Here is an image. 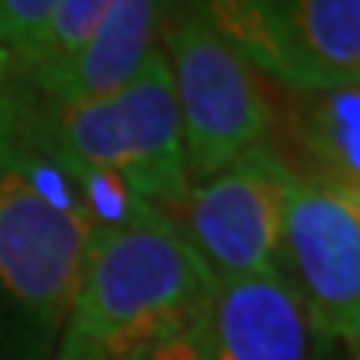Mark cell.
<instances>
[{"label":"cell","mask_w":360,"mask_h":360,"mask_svg":"<svg viewBox=\"0 0 360 360\" xmlns=\"http://www.w3.org/2000/svg\"><path fill=\"white\" fill-rule=\"evenodd\" d=\"M267 147L304 184L354 191L360 184V80L334 87H283Z\"/></svg>","instance_id":"9c48e42d"},{"label":"cell","mask_w":360,"mask_h":360,"mask_svg":"<svg viewBox=\"0 0 360 360\" xmlns=\"http://www.w3.org/2000/svg\"><path fill=\"white\" fill-rule=\"evenodd\" d=\"M110 4L114 0H57L37 40L17 60L20 74L30 77V74L51 70V67L64 64L67 57H74L84 47V40L94 34V27L103 20V13L110 11Z\"/></svg>","instance_id":"8fae6325"},{"label":"cell","mask_w":360,"mask_h":360,"mask_svg":"<svg viewBox=\"0 0 360 360\" xmlns=\"http://www.w3.org/2000/svg\"><path fill=\"white\" fill-rule=\"evenodd\" d=\"M20 77H24L20 67L13 64L7 47L0 44V154L11 150L13 143L20 141L27 114H30V103L24 97Z\"/></svg>","instance_id":"4fadbf2b"},{"label":"cell","mask_w":360,"mask_h":360,"mask_svg":"<svg viewBox=\"0 0 360 360\" xmlns=\"http://www.w3.org/2000/svg\"><path fill=\"white\" fill-rule=\"evenodd\" d=\"M200 13L281 87L360 80V0H204Z\"/></svg>","instance_id":"5b68a950"},{"label":"cell","mask_w":360,"mask_h":360,"mask_svg":"<svg viewBox=\"0 0 360 360\" xmlns=\"http://www.w3.org/2000/svg\"><path fill=\"white\" fill-rule=\"evenodd\" d=\"M160 0H114L94 34L64 64L24 77L51 107L97 101L127 84L154 51Z\"/></svg>","instance_id":"30bf717a"},{"label":"cell","mask_w":360,"mask_h":360,"mask_svg":"<svg viewBox=\"0 0 360 360\" xmlns=\"http://www.w3.org/2000/svg\"><path fill=\"white\" fill-rule=\"evenodd\" d=\"M347 197H350V204L357 207V214H360V184L354 187V191H347Z\"/></svg>","instance_id":"2e32d148"},{"label":"cell","mask_w":360,"mask_h":360,"mask_svg":"<svg viewBox=\"0 0 360 360\" xmlns=\"http://www.w3.org/2000/svg\"><path fill=\"white\" fill-rule=\"evenodd\" d=\"M24 134L53 160L74 167L110 170L143 204L174 224V214L191 193L180 110L164 51H150L141 70L120 90L97 101L30 107Z\"/></svg>","instance_id":"3957f363"},{"label":"cell","mask_w":360,"mask_h":360,"mask_svg":"<svg viewBox=\"0 0 360 360\" xmlns=\"http://www.w3.org/2000/svg\"><path fill=\"white\" fill-rule=\"evenodd\" d=\"M210 360H314V321L283 274L217 281L204 317Z\"/></svg>","instance_id":"ba28073f"},{"label":"cell","mask_w":360,"mask_h":360,"mask_svg":"<svg viewBox=\"0 0 360 360\" xmlns=\"http://www.w3.org/2000/svg\"><path fill=\"white\" fill-rule=\"evenodd\" d=\"M347 340L354 344V347L360 350V310H357V317H354V323H350V330H347Z\"/></svg>","instance_id":"9a60e30c"},{"label":"cell","mask_w":360,"mask_h":360,"mask_svg":"<svg viewBox=\"0 0 360 360\" xmlns=\"http://www.w3.org/2000/svg\"><path fill=\"white\" fill-rule=\"evenodd\" d=\"M167 44L187 177L200 184L257 143H267L274 101L257 70L220 37L204 13L180 17Z\"/></svg>","instance_id":"277c9868"},{"label":"cell","mask_w":360,"mask_h":360,"mask_svg":"<svg viewBox=\"0 0 360 360\" xmlns=\"http://www.w3.org/2000/svg\"><path fill=\"white\" fill-rule=\"evenodd\" d=\"M294 177L267 143L237 157L210 180L191 187L174 214L187 244L217 281L247 274H283V214Z\"/></svg>","instance_id":"8992f818"},{"label":"cell","mask_w":360,"mask_h":360,"mask_svg":"<svg viewBox=\"0 0 360 360\" xmlns=\"http://www.w3.org/2000/svg\"><path fill=\"white\" fill-rule=\"evenodd\" d=\"M281 270L321 337H347L360 310V214L344 191L294 180Z\"/></svg>","instance_id":"52a82bcc"},{"label":"cell","mask_w":360,"mask_h":360,"mask_svg":"<svg viewBox=\"0 0 360 360\" xmlns=\"http://www.w3.org/2000/svg\"><path fill=\"white\" fill-rule=\"evenodd\" d=\"M141 360H210L207 340H204V323L167 337L164 344H157L154 350H147Z\"/></svg>","instance_id":"5bb4252c"},{"label":"cell","mask_w":360,"mask_h":360,"mask_svg":"<svg viewBox=\"0 0 360 360\" xmlns=\"http://www.w3.org/2000/svg\"><path fill=\"white\" fill-rule=\"evenodd\" d=\"M53 7L57 0H0V44L7 47L13 64L30 51Z\"/></svg>","instance_id":"7c38bea8"},{"label":"cell","mask_w":360,"mask_h":360,"mask_svg":"<svg viewBox=\"0 0 360 360\" xmlns=\"http://www.w3.org/2000/svg\"><path fill=\"white\" fill-rule=\"evenodd\" d=\"M217 277L167 217L94 231L53 360H141L200 327Z\"/></svg>","instance_id":"6da1fadb"},{"label":"cell","mask_w":360,"mask_h":360,"mask_svg":"<svg viewBox=\"0 0 360 360\" xmlns=\"http://www.w3.org/2000/svg\"><path fill=\"white\" fill-rule=\"evenodd\" d=\"M94 220L37 141L0 154V360H53Z\"/></svg>","instance_id":"7a4b0ae2"}]
</instances>
